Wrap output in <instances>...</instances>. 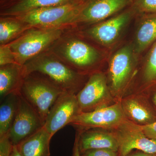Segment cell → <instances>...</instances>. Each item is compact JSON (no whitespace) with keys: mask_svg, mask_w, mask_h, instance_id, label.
Instances as JSON below:
<instances>
[{"mask_svg":"<svg viewBox=\"0 0 156 156\" xmlns=\"http://www.w3.org/2000/svg\"><path fill=\"white\" fill-rule=\"evenodd\" d=\"M80 0H0V16H16L45 7L75 2Z\"/></svg>","mask_w":156,"mask_h":156,"instance_id":"2e32d148","label":"cell"},{"mask_svg":"<svg viewBox=\"0 0 156 156\" xmlns=\"http://www.w3.org/2000/svg\"><path fill=\"white\" fill-rule=\"evenodd\" d=\"M80 155L81 156H119L118 152L105 148L88 150L81 153Z\"/></svg>","mask_w":156,"mask_h":156,"instance_id":"d4e9b609","label":"cell"},{"mask_svg":"<svg viewBox=\"0 0 156 156\" xmlns=\"http://www.w3.org/2000/svg\"><path fill=\"white\" fill-rule=\"evenodd\" d=\"M126 156H156V154H150L144 152L142 151L137 150L134 152L130 153Z\"/></svg>","mask_w":156,"mask_h":156,"instance_id":"f1b7e54d","label":"cell"},{"mask_svg":"<svg viewBox=\"0 0 156 156\" xmlns=\"http://www.w3.org/2000/svg\"><path fill=\"white\" fill-rule=\"evenodd\" d=\"M120 102L126 118L137 125L144 126L156 121V110L148 96L130 95Z\"/></svg>","mask_w":156,"mask_h":156,"instance_id":"5bb4252c","label":"cell"},{"mask_svg":"<svg viewBox=\"0 0 156 156\" xmlns=\"http://www.w3.org/2000/svg\"><path fill=\"white\" fill-rule=\"evenodd\" d=\"M23 66L17 63L0 66V100L12 93H19L24 79Z\"/></svg>","mask_w":156,"mask_h":156,"instance_id":"ac0fdd59","label":"cell"},{"mask_svg":"<svg viewBox=\"0 0 156 156\" xmlns=\"http://www.w3.org/2000/svg\"><path fill=\"white\" fill-rule=\"evenodd\" d=\"M139 21L132 43L136 54L140 56L156 42V14L137 16Z\"/></svg>","mask_w":156,"mask_h":156,"instance_id":"e0dca14e","label":"cell"},{"mask_svg":"<svg viewBox=\"0 0 156 156\" xmlns=\"http://www.w3.org/2000/svg\"><path fill=\"white\" fill-rule=\"evenodd\" d=\"M14 63H17L9 45H0V66Z\"/></svg>","mask_w":156,"mask_h":156,"instance_id":"cb8c5ba5","label":"cell"},{"mask_svg":"<svg viewBox=\"0 0 156 156\" xmlns=\"http://www.w3.org/2000/svg\"><path fill=\"white\" fill-rule=\"evenodd\" d=\"M13 147L8 134L0 137V156H11Z\"/></svg>","mask_w":156,"mask_h":156,"instance_id":"484cf974","label":"cell"},{"mask_svg":"<svg viewBox=\"0 0 156 156\" xmlns=\"http://www.w3.org/2000/svg\"><path fill=\"white\" fill-rule=\"evenodd\" d=\"M33 28L26 23L14 16L0 17V45L7 44Z\"/></svg>","mask_w":156,"mask_h":156,"instance_id":"44dd1931","label":"cell"},{"mask_svg":"<svg viewBox=\"0 0 156 156\" xmlns=\"http://www.w3.org/2000/svg\"><path fill=\"white\" fill-rule=\"evenodd\" d=\"M69 29L33 27L8 44L17 64L23 66L48 50Z\"/></svg>","mask_w":156,"mask_h":156,"instance_id":"277c9868","label":"cell"},{"mask_svg":"<svg viewBox=\"0 0 156 156\" xmlns=\"http://www.w3.org/2000/svg\"><path fill=\"white\" fill-rule=\"evenodd\" d=\"M133 0H83L72 28L89 26L108 19L132 6Z\"/></svg>","mask_w":156,"mask_h":156,"instance_id":"9c48e42d","label":"cell"},{"mask_svg":"<svg viewBox=\"0 0 156 156\" xmlns=\"http://www.w3.org/2000/svg\"><path fill=\"white\" fill-rule=\"evenodd\" d=\"M82 2L40 8L14 17L35 28L71 29Z\"/></svg>","mask_w":156,"mask_h":156,"instance_id":"8992f818","label":"cell"},{"mask_svg":"<svg viewBox=\"0 0 156 156\" xmlns=\"http://www.w3.org/2000/svg\"><path fill=\"white\" fill-rule=\"evenodd\" d=\"M24 77L38 73L51 81L64 92L76 95L88 80L89 76L77 72L48 50L29 60L23 65Z\"/></svg>","mask_w":156,"mask_h":156,"instance_id":"7a4b0ae2","label":"cell"},{"mask_svg":"<svg viewBox=\"0 0 156 156\" xmlns=\"http://www.w3.org/2000/svg\"><path fill=\"white\" fill-rule=\"evenodd\" d=\"M19 93H12L1 101L0 137L8 134L16 118L20 102Z\"/></svg>","mask_w":156,"mask_h":156,"instance_id":"ffe728a7","label":"cell"},{"mask_svg":"<svg viewBox=\"0 0 156 156\" xmlns=\"http://www.w3.org/2000/svg\"><path fill=\"white\" fill-rule=\"evenodd\" d=\"M11 156H22L19 152L17 146H14Z\"/></svg>","mask_w":156,"mask_h":156,"instance_id":"4dcf8cb0","label":"cell"},{"mask_svg":"<svg viewBox=\"0 0 156 156\" xmlns=\"http://www.w3.org/2000/svg\"><path fill=\"white\" fill-rule=\"evenodd\" d=\"M80 153L93 149L105 148L118 152L119 143L114 132L101 128L80 130L76 134Z\"/></svg>","mask_w":156,"mask_h":156,"instance_id":"9a60e30c","label":"cell"},{"mask_svg":"<svg viewBox=\"0 0 156 156\" xmlns=\"http://www.w3.org/2000/svg\"><path fill=\"white\" fill-rule=\"evenodd\" d=\"M149 92V96H148L152 104L156 110V88L152 89L150 91L147 92Z\"/></svg>","mask_w":156,"mask_h":156,"instance_id":"83f0119b","label":"cell"},{"mask_svg":"<svg viewBox=\"0 0 156 156\" xmlns=\"http://www.w3.org/2000/svg\"><path fill=\"white\" fill-rule=\"evenodd\" d=\"M112 131L119 143V156H126L134 149L156 154V140L147 137L140 125L127 118Z\"/></svg>","mask_w":156,"mask_h":156,"instance_id":"30bf717a","label":"cell"},{"mask_svg":"<svg viewBox=\"0 0 156 156\" xmlns=\"http://www.w3.org/2000/svg\"><path fill=\"white\" fill-rule=\"evenodd\" d=\"M131 6L136 12V17L156 14V0H133Z\"/></svg>","mask_w":156,"mask_h":156,"instance_id":"603a6c76","label":"cell"},{"mask_svg":"<svg viewBox=\"0 0 156 156\" xmlns=\"http://www.w3.org/2000/svg\"><path fill=\"white\" fill-rule=\"evenodd\" d=\"M73 29H69L48 50L77 72L89 76L99 70L105 55Z\"/></svg>","mask_w":156,"mask_h":156,"instance_id":"6da1fadb","label":"cell"},{"mask_svg":"<svg viewBox=\"0 0 156 156\" xmlns=\"http://www.w3.org/2000/svg\"><path fill=\"white\" fill-rule=\"evenodd\" d=\"M139 56L131 43L118 49L109 58L108 83L112 95L118 101L123 98L131 83L137 68Z\"/></svg>","mask_w":156,"mask_h":156,"instance_id":"3957f363","label":"cell"},{"mask_svg":"<svg viewBox=\"0 0 156 156\" xmlns=\"http://www.w3.org/2000/svg\"><path fill=\"white\" fill-rule=\"evenodd\" d=\"M81 112L76 94L63 92L50 109L44 128L53 136Z\"/></svg>","mask_w":156,"mask_h":156,"instance_id":"7c38bea8","label":"cell"},{"mask_svg":"<svg viewBox=\"0 0 156 156\" xmlns=\"http://www.w3.org/2000/svg\"><path fill=\"white\" fill-rule=\"evenodd\" d=\"M73 156H81L79 147H78L77 138L76 136L73 148Z\"/></svg>","mask_w":156,"mask_h":156,"instance_id":"f546056e","label":"cell"},{"mask_svg":"<svg viewBox=\"0 0 156 156\" xmlns=\"http://www.w3.org/2000/svg\"><path fill=\"white\" fill-rule=\"evenodd\" d=\"M64 92L38 73L26 76L20 94L37 112L44 123L53 104Z\"/></svg>","mask_w":156,"mask_h":156,"instance_id":"5b68a950","label":"cell"},{"mask_svg":"<svg viewBox=\"0 0 156 156\" xmlns=\"http://www.w3.org/2000/svg\"><path fill=\"white\" fill-rule=\"evenodd\" d=\"M140 126L147 137L156 140V121L151 124Z\"/></svg>","mask_w":156,"mask_h":156,"instance_id":"4316f807","label":"cell"},{"mask_svg":"<svg viewBox=\"0 0 156 156\" xmlns=\"http://www.w3.org/2000/svg\"><path fill=\"white\" fill-rule=\"evenodd\" d=\"M20 95L18 111L8 133L9 139L14 146L18 145L44 126V123L37 112Z\"/></svg>","mask_w":156,"mask_h":156,"instance_id":"4fadbf2b","label":"cell"},{"mask_svg":"<svg viewBox=\"0 0 156 156\" xmlns=\"http://www.w3.org/2000/svg\"><path fill=\"white\" fill-rule=\"evenodd\" d=\"M143 88L147 92L156 88V42L150 48L142 67Z\"/></svg>","mask_w":156,"mask_h":156,"instance_id":"7402d4cb","label":"cell"},{"mask_svg":"<svg viewBox=\"0 0 156 156\" xmlns=\"http://www.w3.org/2000/svg\"><path fill=\"white\" fill-rule=\"evenodd\" d=\"M52 137L44 127L16 146L22 156H50Z\"/></svg>","mask_w":156,"mask_h":156,"instance_id":"d6986e66","label":"cell"},{"mask_svg":"<svg viewBox=\"0 0 156 156\" xmlns=\"http://www.w3.org/2000/svg\"><path fill=\"white\" fill-rule=\"evenodd\" d=\"M126 118L120 101L87 112H81L70 125L80 130L92 128L113 130Z\"/></svg>","mask_w":156,"mask_h":156,"instance_id":"8fae6325","label":"cell"},{"mask_svg":"<svg viewBox=\"0 0 156 156\" xmlns=\"http://www.w3.org/2000/svg\"><path fill=\"white\" fill-rule=\"evenodd\" d=\"M136 14L132 6L110 18L83 29L73 28L87 40L105 48H110L118 41L124 31Z\"/></svg>","mask_w":156,"mask_h":156,"instance_id":"52a82bcc","label":"cell"},{"mask_svg":"<svg viewBox=\"0 0 156 156\" xmlns=\"http://www.w3.org/2000/svg\"><path fill=\"white\" fill-rule=\"evenodd\" d=\"M76 95L83 112L93 111L116 102L110 90L106 75L100 70L89 76L83 87Z\"/></svg>","mask_w":156,"mask_h":156,"instance_id":"ba28073f","label":"cell"}]
</instances>
